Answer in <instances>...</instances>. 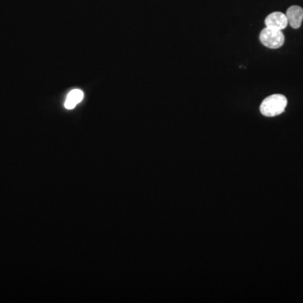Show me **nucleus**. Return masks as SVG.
Returning a JSON list of instances; mask_svg holds the SVG:
<instances>
[{
	"label": "nucleus",
	"mask_w": 303,
	"mask_h": 303,
	"mask_svg": "<svg viewBox=\"0 0 303 303\" xmlns=\"http://www.w3.org/2000/svg\"><path fill=\"white\" fill-rule=\"evenodd\" d=\"M287 106V99L282 95H272L265 98L260 105L263 116L274 117L284 112Z\"/></svg>",
	"instance_id": "1"
},
{
	"label": "nucleus",
	"mask_w": 303,
	"mask_h": 303,
	"mask_svg": "<svg viewBox=\"0 0 303 303\" xmlns=\"http://www.w3.org/2000/svg\"><path fill=\"white\" fill-rule=\"evenodd\" d=\"M260 42L271 49H278L284 45L285 35L282 30L265 27L260 35Z\"/></svg>",
	"instance_id": "2"
},
{
	"label": "nucleus",
	"mask_w": 303,
	"mask_h": 303,
	"mask_svg": "<svg viewBox=\"0 0 303 303\" xmlns=\"http://www.w3.org/2000/svg\"><path fill=\"white\" fill-rule=\"evenodd\" d=\"M288 24L287 15L282 12H274L269 14L265 19L266 27L275 29V30H282L287 28Z\"/></svg>",
	"instance_id": "3"
},
{
	"label": "nucleus",
	"mask_w": 303,
	"mask_h": 303,
	"mask_svg": "<svg viewBox=\"0 0 303 303\" xmlns=\"http://www.w3.org/2000/svg\"><path fill=\"white\" fill-rule=\"evenodd\" d=\"M287 20L288 24L294 29L301 27L303 20V8L300 6H291L287 11Z\"/></svg>",
	"instance_id": "4"
},
{
	"label": "nucleus",
	"mask_w": 303,
	"mask_h": 303,
	"mask_svg": "<svg viewBox=\"0 0 303 303\" xmlns=\"http://www.w3.org/2000/svg\"><path fill=\"white\" fill-rule=\"evenodd\" d=\"M83 99H84V92L82 90L78 89L73 90L67 96L64 106L68 110H72L75 108V106L80 103Z\"/></svg>",
	"instance_id": "5"
}]
</instances>
